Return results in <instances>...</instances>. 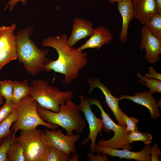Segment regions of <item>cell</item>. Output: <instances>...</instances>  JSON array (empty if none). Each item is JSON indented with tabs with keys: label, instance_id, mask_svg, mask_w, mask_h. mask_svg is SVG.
Wrapping results in <instances>:
<instances>
[{
	"label": "cell",
	"instance_id": "1f68e13d",
	"mask_svg": "<svg viewBox=\"0 0 161 161\" xmlns=\"http://www.w3.org/2000/svg\"><path fill=\"white\" fill-rule=\"evenodd\" d=\"M148 73H146L145 77L148 78H154L161 80V74L156 72L153 66L149 67Z\"/></svg>",
	"mask_w": 161,
	"mask_h": 161
},
{
	"label": "cell",
	"instance_id": "4316f807",
	"mask_svg": "<svg viewBox=\"0 0 161 161\" xmlns=\"http://www.w3.org/2000/svg\"><path fill=\"white\" fill-rule=\"evenodd\" d=\"M17 141L12 134L4 140L0 145V161H8L7 157V151L10 145Z\"/></svg>",
	"mask_w": 161,
	"mask_h": 161
},
{
	"label": "cell",
	"instance_id": "ffe728a7",
	"mask_svg": "<svg viewBox=\"0 0 161 161\" xmlns=\"http://www.w3.org/2000/svg\"><path fill=\"white\" fill-rule=\"evenodd\" d=\"M13 83L12 101L17 105L24 98L29 95L30 84L27 79L21 81L15 80Z\"/></svg>",
	"mask_w": 161,
	"mask_h": 161
},
{
	"label": "cell",
	"instance_id": "9c48e42d",
	"mask_svg": "<svg viewBox=\"0 0 161 161\" xmlns=\"http://www.w3.org/2000/svg\"><path fill=\"white\" fill-rule=\"evenodd\" d=\"M15 23L10 26L0 27V71L6 64L17 58L14 31Z\"/></svg>",
	"mask_w": 161,
	"mask_h": 161
},
{
	"label": "cell",
	"instance_id": "603a6c76",
	"mask_svg": "<svg viewBox=\"0 0 161 161\" xmlns=\"http://www.w3.org/2000/svg\"><path fill=\"white\" fill-rule=\"evenodd\" d=\"M144 25L154 35L161 39V14L157 13Z\"/></svg>",
	"mask_w": 161,
	"mask_h": 161
},
{
	"label": "cell",
	"instance_id": "ba28073f",
	"mask_svg": "<svg viewBox=\"0 0 161 161\" xmlns=\"http://www.w3.org/2000/svg\"><path fill=\"white\" fill-rule=\"evenodd\" d=\"M79 98L78 108L83 113L89 128L88 136L81 142V145H85L90 140L91 143L89 145L90 150L91 152L94 153L97 135L99 132L101 135L102 134L101 131L103 126V120L97 117L92 111L88 97H85L82 95L80 96Z\"/></svg>",
	"mask_w": 161,
	"mask_h": 161
},
{
	"label": "cell",
	"instance_id": "5bb4252c",
	"mask_svg": "<svg viewBox=\"0 0 161 161\" xmlns=\"http://www.w3.org/2000/svg\"><path fill=\"white\" fill-rule=\"evenodd\" d=\"M119 98L120 100L123 99H129L145 106L149 111L151 118L152 119L157 120L161 116L156 99L154 97L152 93L149 91L146 90L135 93L133 96L121 95Z\"/></svg>",
	"mask_w": 161,
	"mask_h": 161
},
{
	"label": "cell",
	"instance_id": "d590c367",
	"mask_svg": "<svg viewBox=\"0 0 161 161\" xmlns=\"http://www.w3.org/2000/svg\"><path fill=\"white\" fill-rule=\"evenodd\" d=\"M133 0H109V2L111 4H113L116 2L120 1H132Z\"/></svg>",
	"mask_w": 161,
	"mask_h": 161
},
{
	"label": "cell",
	"instance_id": "52a82bcc",
	"mask_svg": "<svg viewBox=\"0 0 161 161\" xmlns=\"http://www.w3.org/2000/svg\"><path fill=\"white\" fill-rule=\"evenodd\" d=\"M89 100L91 105H94L97 106L101 111V114L100 115L102 118L103 131L109 134L112 131L114 133L113 136L111 138L107 140H100L98 142L97 144L101 146L115 149L122 148L132 149V146L130 145L126 144L125 141L126 136L130 132H126V126L116 124L105 111L99 100L96 98L94 99L89 98Z\"/></svg>",
	"mask_w": 161,
	"mask_h": 161
},
{
	"label": "cell",
	"instance_id": "44dd1931",
	"mask_svg": "<svg viewBox=\"0 0 161 161\" xmlns=\"http://www.w3.org/2000/svg\"><path fill=\"white\" fill-rule=\"evenodd\" d=\"M7 157L8 161H26L22 147L17 141L9 147Z\"/></svg>",
	"mask_w": 161,
	"mask_h": 161
},
{
	"label": "cell",
	"instance_id": "d4e9b609",
	"mask_svg": "<svg viewBox=\"0 0 161 161\" xmlns=\"http://www.w3.org/2000/svg\"><path fill=\"white\" fill-rule=\"evenodd\" d=\"M13 88V81L8 80L0 81V95L4 98L6 102L12 101Z\"/></svg>",
	"mask_w": 161,
	"mask_h": 161
},
{
	"label": "cell",
	"instance_id": "ac0fdd59",
	"mask_svg": "<svg viewBox=\"0 0 161 161\" xmlns=\"http://www.w3.org/2000/svg\"><path fill=\"white\" fill-rule=\"evenodd\" d=\"M117 9L122 18V27L119 39L121 42L126 43L127 40L129 23L134 18L132 1L117 2Z\"/></svg>",
	"mask_w": 161,
	"mask_h": 161
},
{
	"label": "cell",
	"instance_id": "7402d4cb",
	"mask_svg": "<svg viewBox=\"0 0 161 161\" xmlns=\"http://www.w3.org/2000/svg\"><path fill=\"white\" fill-rule=\"evenodd\" d=\"M153 137L151 134L147 132L143 133L139 130L130 132L126 136L125 141L128 145L134 141H142L145 144H150L152 143Z\"/></svg>",
	"mask_w": 161,
	"mask_h": 161
},
{
	"label": "cell",
	"instance_id": "3957f363",
	"mask_svg": "<svg viewBox=\"0 0 161 161\" xmlns=\"http://www.w3.org/2000/svg\"><path fill=\"white\" fill-rule=\"evenodd\" d=\"M38 112L41 119L50 124H56L64 129L66 135L71 136L73 131L81 134L86 126V121L82 115L78 105L71 100L60 106V111L54 112L38 106Z\"/></svg>",
	"mask_w": 161,
	"mask_h": 161
},
{
	"label": "cell",
	"instance_id": "4fadbf2b",
	"mask_svg": "<svg viewBox=\"0 0 161 161\" xmlns=\"http://www.w3.org/2000/svg\"><path fill=\"white\" fill-rule=\"evenodd\" d=\"M88 82L89 84V88L88 93L89 94L91 93L95 88L100 89L104 95L105 102L113 112L116 119L118 122V125L126 126L120 115L121 109L118 104L120 100L119 98L116 97L113 95L111 91L109 89L107 86L101 83L98 78L96 77L90 78L88 79Z\"/></svg>",
	"mask_w": 161,
	"mask_h": 161
},
{
	"label": "cell",
	"instance_id": "8fae6325",
	"mask_svg": "<svg viewBox=\"0 0 161 161\" xmlns=\"http://www.w3.org/2000/svg\"><path fill=\"white\" fill-rule=\"evenodd\" d=\"M141 33L140 49H145V58L148 62L154 63L160 59L161 39L154 35L145 25L142 27Z\"/></svg>",
	"mask_w": 161,
	"mask_h": 161
},
{
	"label": "cell",
	"instance_id": "d6986e66",
	"mask_svg": "<svg viewBox=\"0 0 161 161\" xmlns=\"http://www.w3.org/2000/svg\"><path fill=\"white\" fill-rule=\"evenodd\" d=\"M19 115V111L17 106L14 110L0 123V145L5 139L12 134L10 130L11 126L17 121Z\"/></svg>",
	"mask_w": 161,
	"mask_h": 161
},
{
	"label": "cell",
	"instance_id": "d6a6232c",
	"mask_svg": "<svg viewBox=\"0 0 161 161\" xmlns=\"http://www.w3.org/2000/svg\"><path fill=\"white\" fill-rule=\"evenodd\" d=\"M20 1H21L22 4H25L26 3L27 0H10L8 2L4 10L7 8L8 6H9L10 10H12L14 6L17 2Z\"/></svg>",
	"mask_w": 161,
	"mask_h": 161
},
{
	"label": "cell",
	"instance_id": "9a60e30c",
	"mask_svg": "<svg viewBox=\"0 0 161 161\" xmlns=\"http://www.w3.org/2000/svg\"><path fill=\"white\" fill-rule=\"evenodd\" d=\"M88 40L77 49L79 51L88 48H97L100 49L104 45L109 44L112 40V34L107 28L100 26L94 28Z\"/></svg>",
	"mask_w": 161,
	"mask_h": 161
},
{
	"label": "cell",
	"instance_id": "cb8c5ba5",
	"mask_svg": "<svg viewBox=\"0 0 161 161\" xmlns=\"http://www.w3.org/2000/svg\"><path fill=\"white\" fill-rule=\"evenodd\" d=\"M137 76L140 80L138 81L145 85L149 89V92L155 94V92H161V81L160 80L154 78H148L143 76L140 73L138 72Z\"/></svg>",
	"mask_w": 161,
	"mask_h": 161
},
{
	"label": "cell",
	"instance_id": "2e32d148",
	"mask_svg": "<svg viewBox=\"0 0 161 161\" xmlns=\"http://www.w3.org/2000/svg\"><path fill=\"white\" fill-rule=\"evenodd\" d=\"M132 2L134 18L143 25L157 13L155 0H133Z\"/></svg>",
	"mask_w": 161,
	"mask_h": 161
},
{
	"label": "cell",
	"instance_id": "f1b7e54d",
	"mask_svg": "<svg viewBox=\"0 0 161 161\" xmlns=\"http://www.w3.org/2000/svg\"><path fill=\"white\" fill-rule=\"evenodd\" d=\"M12 101L6 102L0 108V123L12 112L17 106Z\"/></svg>",
	"mask_w": 161,
	"mask_h": 161
},
{
	"label": "cell",
	"instance_id": "8992f818",
	"mask_svg": "<svg viewBox=\"0 0 161 161\" xmlns=\"http://www.w3.org/2000/svg\"><path fill=\"white\" fill-rule=\"evenodd\" d=\"M43 133L36 128L21 130L16 138L22 147L26 161H45L50 146L44 141Z\"/></svg>",
	"mask_w": 161,
	"mask_h": 161
},
{
	"label": "cell",
	"instance_id": "7a4b0ae2",
	"mask_svg": "<svg viewBox=\"0 0 161 161\" xmlns=\"http://www.w3.org/2000/svg\"><path fill=\"white\" fill-rule=\"evenodd\" d=\"M32 32V27H29L18 31L15 35L17 58L27 72L34 75L45 71L50 59L46 57L48 50L40 49L30 39Z\"/></svg>",
	"mask_w": 161,
	"mask_h": 161
},
{
	"label": "cell",
	"instance_id": "e575fe53",
	"mask_svg": "<svg viewBox=\"0 0 161 161\" xmlns=\"http://www.w3.org/2000/svg\"><path fill=\"white\" fill-rule=\"evenodd\" d=\"M157 5V13L161 14V0H155Z\"/></svg>",
	"mask_w": 161,
	"mask_h": 161
},
{
	"label": "cell",
	"instance_id": "30bf717a",
	"mask_svg": "<svg viewBox=\"0 0 161 161\" xmlns=\"http://www.w3.org/2000/svg\"><path fill=\"white\" fill-rule=\"evenodd\" d=\"M46 129L43 133V139L47 145L64 151L69 156L76 151L75 143L80 138L79 134L69 136L64 134L61 129Z\"/></svg>",
	"mask_w": 161,
	"mask_h": 161
},
{
	"label": "cell",
	"instance_id": "277c9868",
	"mask_svg": "<svg viewBox=\"0 0 161 161\" xmlns=\"http://www.w3.org/2000/svg\"><path fill=\"white\" fill-rule=\"evenodd\" d=\"M30 86L29 95L38 103L39 106L54 112H59L61 105L73 97L71 91L61 92L45 80H33Z\"/></svg>",
	"mask_w": 161,
	"mask_h": 161
},
{
	"label": "cell",
	"instance_id": "836d02e7",
	"mask_svg": "<svg viewBox=\"0 0 161 161\" xmlns=\"http://www.w3.org/2000/svg\"><path fill=\"white\" fill-rule=\"evenodd\" d=\"M70 156L71 157L69 158V161H79L80 157L76 151L72 153Z\"/></svg>",
	"mask_w": 161,
	"mask_h": 161
},
{
	"label": "cell",
	"instance_id": "83f0119b",
	"mask_svg": "<svg viewBox=\"0 0 161 161\" xmlns=\"http://www.w3.org/2000/svg\"><path fill=\"white\" fill-rule=\"evenodd\" d=\"M120 115L126 125V132L139 130L137 127V124L139 123V121L137 119L134 117H129L122 111L121 109Z\"/></svg>",
	"mask_w": 161,
	"mask_h": 161
},
{
	"label": "cell",
	"instance_id": "f546056e",
	"mask_svg": "<svg viewBox=\"0 0 161 161\" xmlns=\"http://www.w3.org/2000/svg\"><path fill=\"white\" fill-rule=\"evenodd\" d=\"M96 155H95L93 153L89 152L87 154V158L89 161H109L106 154L101 153H97Z\"/></svg>",
	"mask_w": 161,
	"mask_h": 161
},
{
	"label": "cell",
	"instance_id": "8d00e7d4",
	"mask_svg": "<svg viewBox=\"0 0 161 161\" xmlns=\"http://www.w3.org/2000/svg\"><path fill=\"white\" fill-rule=\"evenodd\" d=\"M5 99L4 98L0 95V107L4 103V100Z\"/></svg>",
	"mask_w": 161,
	"mask_h": 161
},
{
	"label": "cell",
	"instance_id": "6da1fadb",
	"mask_svg": "<svg viewBox=\"0 0 161 161\" xmlns=\"http://www.w3.org/2000/svg\"><path fill=\"white\" fill-rule=\"evenodd\" d=\"M68 38L66 34L49 37L44 40L42 45L54 48L58 55L57 60H49L45 71L53 70L55 72L64 75L62 83L69 84L78 78L79 71L87 65L88 60L86 52L78 51L77 49L67 45Z\"/></svg>",
	"mask_w": 161,
	"mask_h": 161
},
{
	"label": "cell",
	"instance_id": "4dcf8cb0",
	"mask_svg": "<svg viewBox=\"0 0 161 161\" xmlns=\"http://www.w3.org/2000/svg\"><path fill=\"white\" fill-rule=\"evenodd\" d=\"M158 145L154 143L153 147H151L149 151L151 158V161H159L158 156L161 154L160 148H158Z\"/></svg>",
	"mask_w": 161,
	"mask_h": 161
},
{
	"label": "cell",
	"instance_id": "5b68a950",
	"mask_svg": "<svg viewBox=\"0 0 161 161\" xmlns=\"http://www.w3.org/2000/svg\"><path fill=\"white\" fill-rule=\"evenodd\" d=\"M17 106L19 111V116L10 129L13 138H15V135L19 130L29 131L40 125L51 130L59 128L58 125L48 123L41 119L38 112V103L29 95L24 98Z\"/></svg>",
	"mask_w": 161,
	"mask_h": 161
},
{
	"label": "cell",
	"instance_id": "484cf974",
	"mask_svg": "<svg viewBox=\"0 0 161 161\" xmlns=\"http://www.w3.org/2000/svg\"><path fill=\"white\" fill-rule=\"evenodd\" d=\"M69 157L64 151L50 147L45 161H68L69 160Z\"/></svg>",
	"mask_w": 161,
	"mask_h": 161
},
{
	"label": "cell",
	"instance_id": "e0dca14e",
	"mask_svg": "<svg viewBox=\"0 0 161 161\" xmlns=\"http://www.w3.org/2000/svg\"><path fill=\"white\" fill-rule=\"evenodd\" d=\"M93 29L91 21L80 18H75L72 33L67 40V45L70 47H73L79 41L89 36Z\"/></svg>",
	"mask_w": 161,
	"mask_h": 161
},
{
	"label": "cell",
	"instance_id": "7c38bea8",
	"mask_svg": "<svg viewBox=\"0 0 161 161\" xmlns=\"http://www.w3.org/2000/svg\"><path fill=\"white\" fill-rule=\"evenodd\" d=\"M151 147L150 144H145L142 150L139 152H134L126 149L120 150L110 148L97 144L95 150L96 153L104 154L112 157H118L121 159H134L137 161H151L149 151Z\"/></svg>",
	"mask_w": 161,
	"mask_h": 161
}]
</instances>
